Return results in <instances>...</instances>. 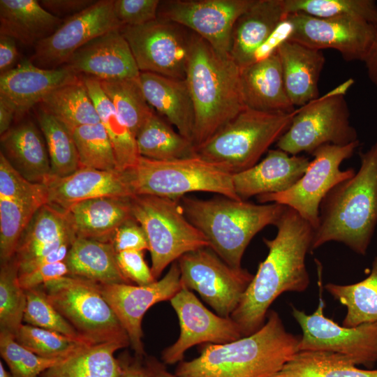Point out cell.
Returning <instances> with one entry per match:
<instances>
[{
    "label": "cell",
    "mask_w": 377,
    "mask_h": 377,
    "mask_svg": "<svg viewBox=\"0 0 377 377\" xmlns=\"http://www.w3.org/2000/svg\"><path fill=\"white\" fill-rule=\"evenodd\" d=\"M275 226V237L263 239L267 256L230 316L243 337L265 324L269 307L283 293L303 292L309 285L305 258L311 248L313 228L288 206Z\"/></svg>",
    "instance_id": "cell-1"
},
{
    "label": "cell",
    "mask_w": 377,
    "mask_h": 377,
    "mask_svg": "<svg viewBox=\"0 0 377 377\" xmlns=\"http://www.w3.org/2000/svg\"><path fill=\"white\" fill-rule=\"evenodd\" d=\"M300 336L288 332L275 311L253 334L222 344L207 343L180 362L177 377H272L299 351Z\"/></svg>",
    "instance_id": "cell-2"
},
{
    "label": "cell",
    "mask_w": 377,
    "mask_h": 377,
    "mask_svg": "<svg viewBox=\"0 0 377 377\" xmlns=\"http://www.w3.org/2000/svg\"><path fill=\"white\" fill-rule=\"evenodd\" d=\"M360 158L355 175L335 186L323 200L311 250L335 241L366 254L377 225V141L360 151Z\"/></svg>",
    "instance_id": "cell-3"
},
{
    "label": "cell",
    "mask_w": 377,
    "mask_h": 377,
    "mask_svg": "<svg viewBox=\"0 0 377 377\" xmlns=\"http://www.w3.org/2000/svg\"><path fill=\"white\" fill-rule=\"evenodd\" d=\"M239 75L240 68L230 54L218 52L194 34L185 80L195 109V147L246 108Z\"/></svg>",
    "instance_id": "cell-4"
},
{
    "label": "cell",
    "mask_w": 377,
    "mask_h": 377,
    "mask_svg": "<svg viewBox=\"0 0 377 377\" xmlns=\"http://www.w3.org/2000/svg\"><path fill=\"white\" fill-rule=\"evenodd\" d=\"M191 223L207 238L209 248L225 263L241 268L244 253L253 237L269 225H276L286 205L255 204L226 197L179 199Z\"/></svg>",
    "instance_id": "cell-5"
},
{
    "label": "cell",
    "mask_w": 377,
    "mask_h": 377,
    "mask_svg": "<svg viewBox=\"0 0 377 377\" xmlns=\"http://www.w3.org/2000/svg\"><path fill=\"white\" fill-rule=\"evenodd\" d=\"M297 110L267 112L244 108L196 147V154L232 175L249 169L288 129Z\"/></svg>",
    "instance_id": "cell-6"
},
{
    "label": "cell",
    "mask_w": 377,
    "mask_h": 377,
    "mask_svg": "<svg viewBox=\"0 0 377 377\" xmlns=\"http://www.w3.org/2000/svg\"><path fill=\"white\" fill-rule=\"evenodd\" d=\"M125 172L134 195L179 199L203 191L242 200L235 191L232 175L198 155L170 161L140 156Z\"/></svg>",
    "instance_id": "cell-7"
},
{
    "label": "cell",
    "mask_w": 377,
    "mask_h": 377,
    "mask_svg": "<svg viewBox=\"0 0 377 377\" xmlns=\"http://www.w3.org/2000/svg\"><path fill=\"white\" fill-rule=\"evenodd\" d=\"M131 214L146 235L154 278L183 255L209 247L205 236L186 216L179 199L135 195Z\"/></svg>",
    "instance_id": "cell-8"
},
{
    "label": "cell",
    "mask_w": 377,
    "mask_h": 377,
    "mask_svg": "<svg viewBox=\"0 0 377 377\" xmlns=\"http://www.w3.org/2000/svg\"><path fill=\"white\" fill-rule=\"evenodd\" d=\"M54 308L90 345L117 343L130 345L128 336L101 293L98 283L66 275L43 285Z\"/></svg>",
    "instance_id": "cell-9"
},
{
    "label": "cell",
    "mask_w": 377,
    "mask_h": 377,
    "mask_svg": "<svg viewBox=\"0 0 377 377\" xmlns=\"http://www.w3.org/2000/svg\"><path fill=\"white\" fill-rule=\"evenodd\" d=\"M353 83L350 79L297 110L276 147L290 155L311 154L324 145H346L358 140L344 98Z\"/></svg>",
    "instance_id": "cell-10"
},
{
    "label": "cell",
    "mask_w": 377,
    "mask_h": 377,
    "mask_svg": "<svg viewBox=\"0 0 377 377\" xmlns=\"http://www.w3.org/2000/svg\"><path fill=\"white\" fill-rule=\"evenodd\" d=\"M359 145L357 140L346 145L320 146L311 154L313 160L295 185L281 193L259 195L258 200L260 203L274 202L288 206L316 229L324 198L338 184L355 175L353 168L341 170L340 166L353 154Z\"/></svg>",
    "instance_id": "cell-11"
},
{
    "label": "cell",
    "mask_w": 377,
    "mask_h": 377,
    "mask_svg": "<svg viewBox=\"0 0 377 377\" xmlns=\"http://www.w3.org/2000/svg\"><path fill=\"white\" fill-rule=\"evenodd\" d=\"M120 31L140 72L185 79L195 33L158 18L140 26H123Z\"/></svg>",
    "instance_id": "cell-12"
},
{
    "label": "cell",
    "mask_w": 377,
    "mask_h": 377,
    "mask_svg": "<svg viewBox=\"0 0 377 377\" xmlns=\"http://www.w3.org/2000/svg\"><path fill=\"white\" fill-rule=\"evenodd\" d=\"M177 263L182 286L196 291L226 318L235 310L254 276L242 267H230L209 247L187 253Z\"/></svg>",
    "instance_id": "cell-13"
},
{
    "label": "cell",
    "mask_w": 377,
    "mask_h": 377,
    "mask_svg": "<svg viewBox=\"0 0 377 377\" xmlns=\"http://www.w3.org/2000/svg\"><path fill=\"white\" fill-rule=\"evenodd\" d=\"M312 314L292 306V314L302 329L299 351L332 352L347 357L355 365L372 368L377 362V322L355 327L339 325L324 313L325 302Z\"/></svg>",
    "instance_id": "cell-14"
},
{
    "label": "cell",
    "mask_w": 377,
    "mask_h": 377,
    "mask_svg": "<svg viewBox=\"0 0 377 377\" xmlns=\"http://www.w3.org/2000/svg\"><path fill=\"white\" fill-rule=\"evenodd\" d=\"M286 39L320 50L333 49L346 61H364L376 32V25L350 17H317L302 13L288 14Z\"/></svg>",
    "instance_id": "cell-15"
},
{
    "label": "cell",
    "mask_w": 377,
    "mask_h": 377,
    "mask_svg": "<svg viewBox=\"0 0 377 377\" xmlns=\"http://www.w3.org/2000/svg\"><path fill=\"white\" fill-rule=\"evenodd\" d=\"M122 27L114 12V0H98L64 20L52 34L38 43L29 61L41 68H58L90 40Z\"/></svg>",
    "instance_id": "cell-16"
},
{
    "label": "cell",
    "mask_w": 377,
    "mask_h": 377,
    "mask_svg": "<svg viewBox=\"0 0 377 377\" xmlns=\"http://www.w3.org/2000/svg\"><path fill=\"white\" fill-rule=\"evenodd\" d=\"M254 0L161 1L157 18L191 30L218 52L230 54L231 36L237 18Z\"/></svg>",
    "instance_id": "cell-17"
},
{
    "label": "cell",
    "mask_w": 377,
    "mask_h": 377,
    "mask_svg": "<svg viewBox=\"0 0 377 377\" xmlns=\"http://www.w3.org/2000/svg\"><path fill=\"white\" fill-rule=\"evenodd\" d=\"M98 287L126 330L132 348L141 357L145 355L142 320L145 313L155 304L170 300L182 285L176 261L162 279L147 285L98 283Z\"/></svg>",
    "instance_id": "cell-18"
},
{
    "label": "cell",
    "mask_w": 377,
    "mask_h": 377,
    "mask_svg": "<svg viewBox=\"0 0 377 377\" xmlns=\"http://www.w3.org/2000/svg\"><path fill=\"white\" fill-rule=\"evenodd\" d=\"M180 326L178 339L162 353L165 364L180 362L185 352L197 344H222L237 340L243 335L230 318L222 317L207 309L193 292L183 287L170 300Z\"/></svg>",
    "instance_id": "cell-19"
},
{
    "label": "cell",
    "mask_w": 377,
    "mask_h": 377,
    "mask_svg": "<svg viewBox=\"0 0 377 377\" xmlns=\"http://www.w3.org/2000/svg\"><path fill=\"white\" fill-rule=\"evenodd\" d=\"M81 75L99 80L138 77V69L131 47L120 29L112 30L90 40L65 64Z\"/></svg>",
    "instance_id": "cell-20"
},
{
    "label": "cell",
    "mask_w": 377,
    "mask_h": 377,
    "mask_svg": "<svg viewBox=\"0 0 377 377\" xmlns=\"http://www.w3.org/2000/svg\"><path fill=\"white\" fill-rule=\"evenodd\" d=\"M44 185L48 203L64 210L89 199L135 195L126 172L119 170L80 167L66 177L51 175Z\"/></svg>",
    "instance_id": "cell-21"
},
{
    "label": "cell",
    "mask_w": 377,
    "mask_h": 377,
    "mask_svg": "<svg viewBox=\"0 0 377 377\" xmlns=\"http://www.w3.org/2000/svg\"><path fill=\"white\" fill-rule=\"evenodd\" d=\"M80 75L68 66L44 69L24 60L0 75V97L15 108L20 118L53 90L75 82Z\"/></svg>",
    "instance_id": "cell-22"
},
{
    "label": "cell",
    "mask_w": 377,
    "mask_h": 377,
    "mask_svg": "<svg viewBox=\"0 0 377 377\" xmlns=\"http://www.w3.org/2000/svg\"><path fill=\"white\" fill-rule=\"evenodd\" d=\"M310 161L279 149H270L259 163L232 175L235 191L242 200L253 196L286 191L305 173Z\"/></svg>",
    "instance_id": "cell-23"
},
{
    "label": "cell",
    "mask_w": 377,
    "mask_h": 377,
    "mask_svg": "<svg viewBox=\"0 0 377 377\" xmlns=\"http://www.w3.org/2000/svg\"><path fill=\"white\" fill-rule=\"evenodd\" d=\"M287 16L283 0H254L237 18L230 55L240 68L257 60L260 50Z\"/></svg>",
    "instance_id": "cell-24"
},
{
    "label": "cell",
    "mask_w": 377,
    "mask_h": 377,
    "mask_svg": "<svg viewBox=\"0 0 377 377\" xmlns=\"http://www.w3.org/2000/svg\"><path fill=\"white\" fill-rule=\"evenodd\" d=\"M239 80L246 108L267 112H295L286 93L275 50L240 68Z\"/></svg>",
    "instance_id": "cell-25"
},
{
    "label": "cell",
    "mask_w": 377,
    "mask_h": 377,
    "mask_svg": "<svg viewBox=\"0 0 377 377\" xmlns=\"http://www.w3.org/2000/svg\"><path fill=\"white\" fill-rule=\"evenodd\" d=\"M76 235L66 210L46 203L34 214L22 233L14 256L19 267L42 258Z\"/></svg>",
    "instance_id": "cell-26"
},
{
    "label": "cell",
    "mask_w": 377,
    "mask_h": 377,
    "mask_svg": "<svg viewBox=\"0 0 377 377\" xmlns=\"http://www.w3.org/2000/svg\"><path fill=\"white\" fill-rule=\"evenodd\" d=\"M280 59L285 88L295 106L318 98V81L325 59L320 50L284 39L274 50Z\"/></svg>",
    "instance_id": "cell-27"
},
{
    "label": "cell",
    "mask_w": 377,
    "mask_h": 377,
    "mask_svg": "<svg viewBox=\"0 0 377 377\" xmlns=\"http://www.w3.org/2000/svg\"><path fill=\"white\" fill-rule=\"evenodd\" d=\"M1 152L26 179L44 184L52 175L45 138L31 121L12 126L1 135Z\"/></svg>",
    "instance_id": "cell-28"
},
{
    "label": "cell",
    "mask_w": 377,
    "mask_h": 377,
    "mask_svg": "<svg viewBox=\"0 0 377 377\" xmlns=\"http://www.w3.org/2000/svg\"><path fill=\"white\" fill-rule=\"evenodd\" d=\"M139 78L151 108L166 117L182 135L193 142L195 109L186 80L149 72H140Z\"/></svg>",
    "instance_id": "cell-29"
},
{
    "label": "cell",
    "mask_w": 377,
    "mask_h": 377,
    "mask_svg": "<svg viewBox=\"0 0 377 377\" xmlns=\"http://www.w3.org/2000/svg\"><path fill=\"white\" fill-rule=\"evenodd\" d=\"M131 198H96L65 209L76 237L111 242L117 228L133 217Z\"/></svg>",
    "instance_id": "cell-30"
},
{
    "label": "cell",
    "mask_w": 377,
    "mask_h": 377,
    "mask_svg": "<svg viewBox=\"0 0 377 377\" xmlns=\"http://www.w3.org/2000/svg\"><path fill=\"white\" fill-rule=\"evenodd\" d=\"M64 22L36 0H1L0 34L26 45H36Z\"/></svg>",
    "instance_id": "cell-31"
},
{
    "label": "cell",
    "mask_w": 377,
    "mask_h": 377,
    "mask_svg": "<svg viewBox=\"0 0 377 377\" xmlns=\"http://www.w3.org/2000/svg\"><path fill=\"white\" fill-rule=\"evenodd\" d=\"M64 262L68 275L102 284H131L119 267L112 242L76 237Z\"/></svg>",
    "instance_id": "cell-32"
},
{
    "label": "cell",
    "mask_w": 377,
    "mask_h": 377,
    "mask_svg": "<svg viewBox=\"0 0 377 377\" xmlns=\"http://www.w3.org/2000/svg\"><path fill=\"white\" fill-rule=\"evenodd\" d=\"M117 343L85 344L51 367L40 377H120L124 364L114 357Z\"/></svg>",
    "instance_id": "cell-33"
},
{
    "label": "cell",
    "mask_w": 377,
    "mask_h": 377,
    "mask_svg": "<svg viewBox=\"0 0 377 377\" xmlns=\"http://www.w3.org/2000/svg\"><path fill=\"white\" fill-rule=\"evenodd\" d=\"M82 78L111 142L117 169L125 171L133 167L140 156L135 137L105 94L100 80L88 75Z\"/></svg>",
    "instance_id": "cell-34"
},
{
    "label": "cell",
    "mask_w": 377,
    "mask_h": 377,
    "mask_svg": "<svg viewBox=\"0 0 377 377\" xmlns=\"http://www.w3.org/2000/svg\"><path fill=\"white\" fill-rule=\"evenodd\" d=\"M272 377H377V369H359L335 353L298 351Z\"/></svg>",
    "instance_id": "cell-35"
},
{
    "label": "cell",
    "mask_w": 377,
    "mask_h": 377,
    "mask_svg": "<svg viewBox=\"0 0 377 377\" xmlns=\"http://www.w3.org/2000/svg\"><path fill=\"white\" fill-rule=\"evenodd\" d=\"M324 288L347 309L343 326L377 322V256L372 262L370 274L362 281L347 285L327 283Z\"/></svg>",
    "instance_id": "cell-36"
},
{
    "label": "cell",
    "mask_w": 377,
    "mask_h": 377,
    "mask_svg": "<svg viewBox=\"0 0 377 377\" xmlns=\"http://www.w3.org/2000/svg\"><path fill=\"white\" fill-rule=\"evenodd\" d=\"M40 103L45 110L71 132L81 126L100 123L99 116L82 76L75 82L53 90Z\"/></svg>",
    "instance_id": "cell-37"
},
{
    "label": "cell",
    "mask_w": 377,
    "mask_h": 377,
    "mask_svg": "<svg viewBox=\"0 0 377 377\" xmlns=\"http://www.w3.org/2000/svg\"><path fill=\"white\" fill-rule=\"evenodd\" d=\"M140 156L156 161H170L196 156L193 142L176 132L155 113L135 138Z\"/></svg>",
    "instance_id": "cell-38"
},
{
    "label": "cell",
    "mask_w": 377,
    "mask_h": 377,
    "mask_svg": "<svg viewBox=\"0 0 377 377\" xmlns=\"http://www.w3.org/2000/svg\"><path fill=\"white\" fill-rule=\"evenodd\" d=\"M46 203L47 193L29 198H0L1 264L14 257L22 233L37 210Z\"/></svg>",
    "instance_id": "cell-39"
},
{
    "label": "cell",
    "mask_w": 377,
    "mask_h": 377,
    "mask_svg": "<svg viewBox=\"0 0 377 377\" xmlns=\"http://www.w3.org/2000/svg\"><path fill=\"white\" fill-rule=\"evenodd\" d=\"M139 77L100 80L105 94L135 138L154 113L145 96Z\"/></svg>",
    "instance_id": "cell-40"
},
{
    "label": "cell",
    "mask_w": 377,
    "mask_h": 377,
    "mask_svg": "<svg viewBox=\"0 0 377 377\" xmlns=\"http://www.w3.org/2000/svg\"><path fill=\"white\" fill-rule=\"evenodd\" d=\"M37 118L45 140L52 175L66 177L78 170L81 165L71 131L43 107Z\"/></svg>",
    "instance_id": "cell-41"
},
{
    "label": "cell",
    "mask_w": 377,
    "mask_h": 377,
    "mask_svg": "<svg viewBox=\"0 0 377 377\" xmlns=\"http://www.w3.org/2000/svg\"><path fill=\"white\" fill-rule=\"evenodd\" d=\"M286 13H302L317 17H350L377 25L374 0H283Z\"/></svg>",
    "instance_id": "cell-42"
},
{
    "label": "cell",
    "mask_w": 377,
    "mask_h": 377,
    "mask_svg": "<svg viewBox=\"0 0 377 377\" xmlns=\"http://www.w3.org/2000/svg\"><path fill=\"white\" fill-rule=\"evenodd\" d=\"M19 265L14 256L0 268V331L15 336L22 325L27 304L25 290L20 286Z\"/></svg>",
    "instance_id": "cell-43"
},
{
    "label": "cell",
    "mask_w": 377,
    "mask_h": 377,
    "mask_svg": "<svg viewBox=\"0 0 377 377\" xmlns=\"http://www.w3.org/2000/svg\"><path fill=\"white\" fill-rule=\"evenodd\" d=\"M71 133L81 167L118 170L111 142L101 122L79 126Z\"/></svg>",
    "instance_id": "cell-44"
},
{
    "label": "cell",
    "mask_w": 377,
    "mask_h": 377,
    "mask_svg": "<svg viewBox=\"0 0 377 377\" xmlns=\"http://www.w3.org/2000/svg\"><path fill=\"white\" fill-rule=\"evenodd\" d=\"M15 338L20 345L32 353L50 359L64 358L88 344L57 332L28 324L20 326Z\"/></svg>",
    "instance_id": "cell-45"
},
{
    "label": "cell",
    "mask_w": 377,
    "mask_h": 377,
    "mask_svg": "<svg viewBox=\"0 0 377 377\" xmlns=\"http://www.w3.org/2000/svg\"><path fill=\"white\" fill-rule=\"evenodd\" d=\"M25 292L27 304L23 317L25 324L55 331L85 342L48 300L43 285Z\"/></svg>",
    "instance_id": "cell-46"
},
{
    "label": "cell",
    "mask_w": 377,
    "mask_h": 377,
    "mask_svg": "<svg viewBox=\"0 0 377 377\" xmlns=\"http://www.w3.org/2000/svg\"><path fill=\"white\" fill-rule=\"evenodd\" d=\"M0 354L12 377H40L63 359L38 356L20 345L14 334L6 331H0Z\"/></svg>",
    "instance_id": "cell-47"
},
{
    "label": "cell",
    "mask_w": 377,
    "mask_h": 377,
    "mask_svg": "<svg viewBox=\"0 0 377 377\" xmlns=\"http://www.w3.org/2000/svg\"><path fill=\"white\" fill-rule=\"evenodd\" d=\"M46 193L44 184L26 179L0 152V198H29Z\"/></svg>",
    "instance_id": "cell-48"
},
{
    "label": "cell",
    "mask_w": 377,
    "mask_h": 377,
    "mask_svg": "<svg viewBox=\"0 0 377 377\" xmlns=\"http://www.w3.org/2000/svg\"><path fill=\"white\" fill-rule=\"evenodd\" d=\"M159 0H114L117 17L123 26L136 27L157 19Z\"/></svg>",
    "instance_id": "cell-49"
},
{
    "label": "cell",
    "mask_w": 377,
    "mask_h": 377,
    "mask_svg": "<svg viewBox=\"0 0 377 377\" xmlns=\"http://www.w3.org/2000/svg\"><path fill=\"white\" fill-rule=\"evenodd\" d=\"M117 261L124 276L138 285H147L156 281L142 251L130 250L117 253Z\"/></svg>",
    "instance_id": "cell-50"
},
{
    "label": "cell",
    "mask_w": 377,
    "mask_h": 377,
    "mask_svg": "<svg viewBox=\"0 0 377 377\" xmlns=\"http://www.w3.org/2000/svg\"><path fill=\"white\" fill-rule=\"evenodd\" d=\"M116 253L124 251H149V244L141 226L133 217L121 224L111 241Z\"/></svg>",
    "instance_id": "cell-51"
},
{
    "label": "cell",
    "mask_w": 377,
    "mask_h": 377,
    "mask_svg": "<svg viewBox=\"0 0 377 377\" xmlns=\"http://www.w3.org/2000/svg\"><path fill=\"white\" fill-rule=\"evenodd\" d=\"M68 275V267L64 261L38 267L27 272L18 274L20 286L28 290L42 286L47 281Z\"/></svg>",
    "instance_id": "cell-52"
},
{
    "label": "cell",
    "mask_w": 377,
    "mask_h": 377,
    "mask_svg": "<svg viewBox=\"0 0 377 377\" xmlns=\"http://www.w3.org/2000/svg\"><path fill=\"white\" fill-rule=\"evenodd\" d=\"M94 0H43L40 5L51 14L59 17L65 15H73L93 5Z\"/></svg>",
    "instance_id": "cell-53"
},
{
    "label": "cell",
    "mask_w": 377,
    "mask_h": 377,
    "mask_svg": "<svg viewBox=\"0 0 377 377\" xmlns=\"http://www.w3.org/2000/svg\"><path fill=\"white\" fill-rule=\"evenodd\" d=\"M19 52L16 40L8 36L0 34V72L4 73L14 68Z\"/></svg>",
    "instance_id": "cell-54"
},
{
    "label": "cell",
    "mask_w": 377,
    "mask_h": 377,
    "mask_svg": "<svg viewBox=\"0 0 377 377\" xmlns=\"http://www.w3.org/2000/svg\"><path fill=\"white\" fill-rule=\"evenodd\" d=\"M363 62L365 64L369 79L377 88V25L371 47Z\"/></svg>",
    "instance_id": "cell-55"
},
{
    "label": "cell",
    "mask_w": 377,
    "mask_h": 377,
    "mask_svg": "<svg viewBox=\"0 0 377 377\" xmlns=\"http://www.w3.org/2000/svg\"><path fill=\"white\" fill-rule=\"evenodd\" d=\"M16 117L14 106L7 100L0 97V134H4L11 128V124Z\"/></svg>",
    "instance_id": "cell-56"
},
{
    "label": "cell",
    "mask_w": 377,
    "mask_h": 377,
    "mask_svg": "<svg viewBox=\"0 0 377 377\" xmlns=\"http://www.w3.org/2000/svg\"><path fill=\"white\" fill-rule=\"evenodd\" d=\"M146 367L150 377H177L166 369L164 364L158 362L154 357H148L147 359Z\"/></svg>",
    "instance_id": "cell-57"
},
{
    "label": "cell",
    "mask_w": 377,
    "mask_h": 377,
    "mask_svg": "<svg viewBox=\"0 0 377 377\" xmlns=\"http://www.w3.org/2000/svg\"><path fill=\"white\" fill-rule=\"evenodd\" d=\"M120 377H150V375L147 367L134 362L131 365L124 366V372Z\"/></svg>",
    "instance_id": "cell-58"
},
{
    "label": "cell",
    "mask_w": 377,
    "mask_h": 377,
    "mask_svg": "<svg viewBox=\"0 0 377 377\" xmlns=\"http://www.w3.org/2000/svg\"><path fill=\"white\" fill-rule=\"evenodd\" d=\"M0 377H12L10 373L5 369L2 362H0Z\"/></svg>",
    "instance_id": "cell-59"
}]
</instances>
